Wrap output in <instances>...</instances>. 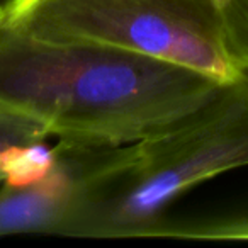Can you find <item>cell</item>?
I'll list each match as a JSON object with an SVG mask.
<instances>
[{"instance_id":"3","label":"cell","mask_w":248,"mask_h":248,"mask_svg":"<svg viewBox=\"0 0 248 248\" xmlns=\"http://www.w3.org/2000/svg\"><path fill=\"white\" fill-rule=\"evenodd\" d=\"M4 16L53 41L135 53L217 83L245 72L231 55L213 0H4Z\"/></svg>"},{"instance_id":"6","label":"cell","mask_w":248,"mask_h":248,"mask_svg":"<svg viewBox=\"0 0 248 248\" xmlns=\"http://www.w3.org/2000/svg\"><path fill=\"white\" fill-rule=\"evenodd\" d=\"M224 39L243 70H248V0H213Z\"/></svg>"},{"instance_id":"1","label":"cell","mask_w":248,"mask_h":248,"mask_svg":"<svg viewBox=\"0 0 248 248\" xmlns=\"http://www.w3.org/2000/svg\"><path fill=\"white\" fill-rule=\"evenodd\" d=\"M219 83L135 53L53 41L12 24L0 5V104L51 136L128 145L169 129Z\"/></svg>"},{"instance_id":"7","label":"cell","mask_w":248,"mask_h":248,"mask_svg":"<svg viewBox=\"0 0 248 248\" xmlns=\"http://www.w3.org/2000/svg\"><path fill=\"white\" fill-rule=\"evenodd\" d=\"M156 236L192 238V240H248V217L209 221L197 224H160Z\"/></svg>"},{"instance_id":"2","label":"cell","mask_w":248,"mask_h":248,"mask_svg":"<svg viewBox=\"0 0 248 248\" xmlns=\"http://www.w3.org/2000/svg\"><path fill=\"white\" fill-rule=\"evenodd\" d=\"M138 156L90 224L89 238L153 236L165 207L199 184L248 165V70L169 129L136 141Z\"/></svg>"},{"instance_id":"4","label":"cell","mask_w":248,"mask_h":248,"mask_svg":"<svg viewBox=\"0 0 248 248\" xmlns=\"http://www.w3.org/2000/svg\"><path fill=\"white\" fill-rule=\"evenodd\" d=\"M136 143L60 140L39 175L0 186V236L62 234L87 238L90 224L136 162Z\"/></svg>"},{"instance_id":"5","label":"cell","mask_w":248,"mask_h":248,"mask_svg":"<svg viewBox=\"0 0 248 248\" xmlns=\"http://www.w3.org/2000/svg\"><path fill=\"white\" fill-rule=\"evenodd\" d=\"M51 133L38 119L0 104V186L11 177L19 152L43 145Z\"/></svg>"}]
</instances>
